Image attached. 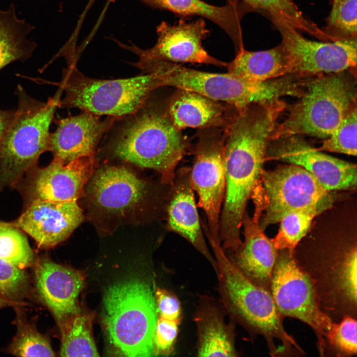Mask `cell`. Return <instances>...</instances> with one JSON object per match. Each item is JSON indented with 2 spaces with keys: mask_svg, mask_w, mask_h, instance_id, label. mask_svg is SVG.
<instances>
[{
  "mask_svg": "<svg viewBox=\"0 0 357 357\" xmlns=\"http://www.w3.org/2000/svg\"><path fill=\"white\" fill-rule=\"evenodd\" d=\"M166 113L180 130L187 127H226L235 116H228L227 109L220 102L181 89L170 100Z\"/></svg>",
  "mask_w": 357,
  "mask_h": 357,
  "instance_id": "603a6c76",
  "label": "cell"
},
{
  "mask_svg": "<svg viewBox=\"0 0 357 357\" xmlns=\"http://www.w3.org/2000/svg\"><path fill=\"white\" fill-rule=\"evenodd\" d=\"M224 145V135L213 133L202 136L197 143L190 172L199 206L206 216V235L208 240L217 243H221L219 224L226 187Z\"/></svg>",
  "mask_w": 357,
  "mask_h": 357,
  "instance_id": "4fadbf2b",
  "label": "cell"
},
{
  "mask_svg": "<svg viewBox=\"0 0 357 357\" xmlns=\"http://www.w3.org/2000/svg\"><path fill=\"white\" fill-rule=\"evenodd\" d=\"M315 214L305 211H295L285 215L280 221L278 232L271 239L278 250L286 249L294 254L295 249L300 240L306 235Z\"/></svg>",
  "mask_w": 357,
  "mask_h": 357,
  "instance_id": "1f68e13d",
  "label": "cell"
},
{
  "mask_svg": "<svg viewBox=\"0 0 357 357\" xmlns=\"http://www.w3.org/2000/svg\"><path fill=\"white\" fill-rule=\"evenodd\" d=\"M357 320L347 316L336 323L332 321L326 331L325 346H329L337 353L350 356L357 354Z\"/></svg>",
  "mask_w": 357,
  "mask_h": 357,
  "instance_id": "e575fe53",
  "label": "cell"
},
{
  "mask_svg": "<svg viewBox=\"0 0 357 357\" xmlns=\"http://www.w3.org/2000/svg\"><path fill=\"white\" fill-rule=\"evenodd\" d=\"M227 3L232 5H238L240 2V0H225Z\"/></svg>",
  "mask_w": 357,
  "mask_h": 357,
  "instance_id": "ab89813d",
  "label": "cell"
},
{
  "mask_svg": "<svg viewBox=\"0 0 357 357\" xmlns=\"http://www.w3.org/2000/svg\"><path fill=\"white\" fill-rule=\"evenodd\" d=\"M137 64L144 73L156 76L162 87L194 92L227 103L238 111L253 104L271 102L278 94V86L273 80L249 81L229 72H204L144 56L140 57Z\"/></svg>",
  "mask_w": 357,
  "mask_h": 357,
  "instance_id": "52a82bcc",
  "label": "cell"
},
{
  "mask_svg": "<svg viewBox=\"0 0 357 357\" xmlns=\"http://www.w3.org/2000/svg\"><path fill=\"white\" fill-rule=\"evenodd\" d=\"M87 183L92 205L108 215L126 216L140 206L148 194L146 182L123 166H103L94 171Z\"/></svg>",
  "mask_w": 357,
  "mask_h": 357,
  "instance_id": "9a60e30c",
  "label": "cell"
},
{
  "mask_svg": "<svg viewBox=\"0 0 357 357\" xmlns=\"http://www.w3.org/2000/svg\"><path fill=\"white\" fill-rule=\"evenodd\" d=\"M272 22L281 34V43L289 58L291 74L307 77L356 71L357 39L325 42L311 41L285 22Z\"/></svg>",
  "mask_w": 357,
  "mask_h": 357,
  "instance_id": "8fae6325",
  "label": "cell"
},
{
  "mask_svg": "<svg viewBox=\"0 0 357 357\" xmlns=\"http://www.w3.org/2000/svg\"><path fill=\"white\" fill-rule=\"evenodd\" d=\"M15 114V111L0 110V142L12 122Z\"/></svg>",
  "mask_w": 357,
  "mask_h": 357,
  "instance_id": "74e56055",
  "label": "cell"
},
{
  "mask_svg": "<svg viewBox=\"0 0 357 357\" xmlns=\"http://www.w3.org/2000/svg\"><path fill=\"white\" fill-rule=\"evenodd\" d=\"M83 220L76 201L38 200L26 205L17 219L7 223L28 234L39 248L48 249L64 241Z\"/></svg>",
  "mask_w": 357,
  "mask_h": 357,
  "instance_id": "2e32d148",
  "label": "cell"
},
{
  "mask_svg": "<svg viewBox=\"0 0 357 357\" xmlns=\"http://www.w3.org/2000/svg\"><path fill=\"white\" fill-rule=\"evenodd\" d=\"M20 306H14L17 331L7 352L17 357H55L48 338L38 331L35 322L26 317Z\"/></svg>",
  "mask_w": 357,
  "mask_h": 357,
  "instance_id": "f1b7e54d",
  "label": "cell"
},
{
  "mask_svg": "<svg viewBox=\"0 0 357 357\" xmlns=\"http://www.w3.org/2000/svg\"><path fill=\"white\" fill-rule=\"evenodd\" d=\"M274 129L272 120L254 111L238 114L226 128L224 158L226 187L219 224L223 250L235 251L241 243L242 220L257 185Z\"/></svg>",
  "mask_w": 357,
  "mask_h": 357,
  "instance_id": "6da1fadb",
  "label": "cell"
},
{
  "mask_svg": "<svg viewBox=\"0 0 357 357\" xmlns=\"http://www.w3.org/2000/svg\"><path fill=\"white\" fill-rule=\"evenodd\" d=\"M216 262L218 291L222 303L231 318L250 333L266 340L270 353H279L274 342L280 341L284 353H302L295 340L285 331L269 291L248 279L231 262L221 245H211Z\"/></svg>",
  "mask_w": 357,
  "mask_h": 357,
  "instance_id": "7a4b0ae2",
  "label": "cell"
},
{
  "mask_svg": "<svg viewBox=\"0 0 357 357\" xmlns=\"http://www.w3.org/2000/svg\"><path fill=\"white\" fill-rule=\"evenodd\" d=\"M62 89L46 102L17 87L18 102L14 119L0 142V188L15 187L48 151L50 126Z\"/></svg>",
  "mask_w": 357,
  "mask_h": 357,
  "instance_id": "8992f818",
  "label": "cell"
},
{
  "mask_svg": "<svg viewBox=\"0 0 357 357\" xmlns=\"http://www.w3.org/2000/svg\"><path fill=\"white\" fill-rule=\"evenodd\" d=\"M32 267L36 295L60 327L79 312L77 299L84 287V275L45 256L37 258Z\"/></svg>",
  "mask_w": 357,
  "mask_h": 357,
  "instance_id": "e0dca14e",
  "label": "cell"
},
{
  "mask_svg": "<svg viewBox=\"0 0 357 357\" xmlns=\"http://www.w3.org/2000/svg\"><path fill=\"white\" fill-rule=\"evenodd\" d=\"M227 63L228 72L245 80L263 81L291 73L287 52L281 43L271 49L249 51L243 48Z\"/></svg>",
  "mask_w": 357,
  "mask_h": 357,
  "instance_id": "d4e9b609",
  "label": "cell"
},
{
  "mask_svg": "<svg viewBox=\"0 0 357 357\" xmlns=\"http://www.w3.org/2000/svg\"><path fill=\"white\" fill-rule=\"evenodd\" d=\"M320 151L357 155V107L342 121L336 130L324 139Z\"/></svg>",
  "mask_w": 357,
  "mask_h": 357,
  "instance_id": "836d02e7",
  "label": "cell"
},
{
  "mask_svg": "<svg viewBox=\"0 0 357 357\" xmlns=\"http://www.w3.org/2000/svg\"><path fill=\"white\" fill-rule=\"evenodd\" d=\"M179 323L160 317L157 320L154 334V354L169 355L174 350Z\"/></svg>",
  "mask_w": 357,
  "mask_h": 357,
  "instance_id": "d590c367",
  "label": "cell"
},
{
  "mask_svg": "<svg viewBox=\"0 0 357 357\" xmlns=\"http://www.w3.org/2000/svg\"><path fill=\"white\" fill-rule=\"evenodd\" d=\"M60 86L65 92L58 107L76 108L102 116L120 119L136 113L147 103L152 92L162 87L152 74L127 78L94 79L70 68L64 72Z\"/></svg>",
  "mask_w": 357,
  "mask_h": 357,
  "instance_id": "ba28073f",
  "label": "cell"
},
{
  "mask_svg": "<svg viewBox=\"0 0 357 357\" xmlns=\"http://www.w3.org/2000/svg\"><path fill=\"white\" fill-rule=\"evenodd\" d=\"M95 164V156L67 164L53 158L46 167L32 168L15 187L22 195L26 206L38 200L77 201L84 194Z\"/></svg>",
  "mask_w": 357,
  "mask_h": 357,
  "instance_id": "7c38bea8",
  "label": "cell"
},
{
  "mask_svg": "<svg viewBox=\"0 0 357 357\" xmlns=\"http://www.w3.org/2000/svg\"><path fill=\"white\" fill-rule=\"evenodd\" d=\"M155 297L156 310L159 317L179 323L182 309L177 297L172 292L160 288L157 289Z\"/></svg>",
  "mask_w": 357,
  "mask_h": 357,
  "instance_id": "8d00e7d4",
  "label": "cell"
},
{
  "mask_svg": "<svg viewBox=\"0 0 357 357\" xmlns=\"http://www.w3.org/2000/svg\"><path fill=\"white\" fill-rule=\"evenodd\" d=\"M93 315L80 313L71 316L60 327L61 357H98L92 333Z\"/></svg>",
  "mask_w": 357,
  "mask_h": 357,
  "instance_id": "4316f807",
  "label": "cell"
},
{
  "mask_svg": "<svg viewBox=\"0 0 357 357\" xmlns=\"http://www.w3.org/2000/svg\"><path fill=\"white\" fill-rule=\"evenodd\" d=\"M240 0L250 11L261 12L268 16L272 21H282L319 40L332 41L316 24L304 17L293 0Z\"/></svg>",
  "mask_w": 357,
  "mask_h": 357,
  "instance_id": "83f0119b",
  "label": "cell"
},
{
  "mask_svg": "<svg viewBox=\"0 0 357 357\" xmlns=\"http://www.w3.org/2000/svg\"><path fill=\"white\" fill-rule=\"evenodd\" d=\"M187 169L180 171L172 184L168 205L169 228L187 240L210 262L216 271L215 258L209 251L200 227L190 177Z\"/></svg>",
  "mask_w": 357,
  "mask_h": 357,
  "instance_id": "7402d4cb",
  "label": "cell"
},
{
  "mask_svg": "<svg viewBox=\"0 0 357 357\" xmlns=\"http://www.w3.org/2000/svg\"><path fill=\"white\" fill-rule=\"evenodd\" d=\"M294 104L286 105L287 114L276 125L271 140L292 135L325 139L357 107L356 71L311 77Z\"/></svg>",
  "mask_w": 357,
  "mask_h": 357,
  "instance_id": "3957f363",
  "label": "cell"
},
{
  "mask_svg": "<svg viewBox=\"0 0 357 357\" xmlns=\"http://www.w3.org/2000/svg\"><path fill=\"white\" fill-rule=\"evenodd\" d=\"M30 279L24 269L0 258V297L21 305L29 297Z\"/></svg>",
  "mask_w": 357,
  "mask_h": 357,
  "instance_id": "d6a6232c",
  "label": "cell"
},
{
  "mask_svg": "<svg viewBox=\"0 0 357 357\" xmlns=\"http://www.w3.org/2000/svg\"><path fill=\"white\" fill-rule=\"evenodd\" d=\"M267 157L303 168L326 190L357 188L356 164L322 153L301 135H292L271 140L267 147Z\"/></svg>",
  "mask_w": 357,
  "mask_h": 357,
  "instance_id": "5bb4252c",
  "label": "cell"
},
{
  "mask_svg": "<svg viewBox=\"0 0 357 357\" xmlns=\"http://www.w3.org/2000/svg\"><path fill=\"white\" fill-rule=\"evenodd\" d=\"M0 258L22 269L32 267L37 258L20 229L1 221Z\"/></svg>",
  "mask_w": 357,
  "mask_h": 357,
  "instance_id": "f546056e",
  "label": "cell"
},
{
  "mask_svg": "<svg viewBox=\"0 0 357 357\" xmlns=\"http://www.w3.org/2000/svg\"><path fill=\"white\" fill-rule=\"evenodd\" d=\"M158 39L151 49L141 54L173 62H190L227 66L204 49L202 41L210 35L205 21L199 18L187 22L180 19L171 25L162 22L157 28Z\"/></svg>",
  "mask_w": 357,
  "mask_h": 357,
  "instance_id": "d6986e66",
  "label": "cell"
},
{
  "mask_svg": "<svg viewBox=\"0 0 357 357\" xmlns=\"http://www.w3.org/2000/svg\"><path fill=\"white\" fill-rule=\"evenodd\" d=\"M357 0H333L326 25L322 30L333 41L357 39Z\"/></svg>",
  "mask_w": 357,
  "mask_h": 357,
  "instance_id": "4dcf8cb0",
  "label": "cell"
},
{
  "mask_svg": "<svg viewBox=\"0 0 357 357\" xmlns=\"http://www.w3.org/2000/svg\"><path fill=\"white\" fill-rule=\"evenodd\" d=\"M162 7L184 16H199L219 26L232 40L236 53L244 48L241 21L250 10L241 1L238 5L218 6L201 0H158Z\"/></svg>",
  "mask_w": 357,
  "mask_h": 357,
  "instance_id": "cb8c5ba5",
  "label": "cell"
},
{
  "mask_svg": "<svg viewBox=\"0 0 357 357\" xmlns=\"http://www.w3.org/2000/svg\"><path fill=\"white\" fill-rule=\"evenodd\" d=\"M155 0L156 2H157V1H158V0Z\"/></svg>",
  "mask_w": 357,
  "mask_h": 357,
  "instance_id": "60d3db41",
  "label": "cell"
},
{
  "mask_svg": "<svg viewBox=\"0 0 357 357\" xmlns=\"http://www.w3.org/2000/svg\"><path fill=\"white\" fill-rule=\"evenodd\" d=\"M119 119L101 116L87 111L57 120L56 130L50 133L48 151L54 158L67 164L74 160L95 156L97 147L103 135Z\"/></svg>",
  "mask_w": 357,
  "mask_h": 357,
  "instance_id": "ac0fdd59",
  "label": "cell"
},
{
  "mask_svg": "<svg viewBox=\"0 0 357 357\" xmlns=\"http://www.w3.org/2000/svg\"><path fill=\"white\" fill-rule=\"evenodd\" d=\"M222 303L201 296L194 319L197 328L199 357H237L234 324L227 322Z\"/></svg>",
  "mask_w": 357,
  "mask_h": 357,
  "instance_id": "44dd1931",
  "label": "cell"
},
{
  "mask_svg": "<svg viewBox=\"0 0 357 357\" xmlns=\"http://www.w3.org/2000/svg\"><path fill=\"white\" fill-rule=\"evenodd\" d=\"M261 216L260 212L255 211L253 217L250 218L245 213L242 220L244 241L227 256L248 279L270 292L278 250L260 227Z\"/></svg>",
  "mask_w": 357,
  "mask_h": 357,
  "instance_id": "ffe728a7",
  "label": "cell"
},
{
  "mask_svg": "<svg viewBox=\"0 0 357 357\" xmlns=\"http://www.w3.org/2000/svg\"><path fill=\"white\" fill-rule=\"evenodd\" d=\"M270 292L282 316L298 319L316 335L320 353H325V336L333 321L321 309L314 286L298 264L294 254L279 250Z\"/></svg>",
  "mask_w": 357,
  "mask_h": 357,
  "instance_id": "30bf717a",
  "label": "cell"
},
{
  "mask_svg": "<svg viewBox=\"0 0 357 357\" xmlns=\"http://www.w3.org/2000/svg\"><path fill=\"white\" fill-rule=\"evenodd\" d=\"M255 190L264 211L259 220L263 230L292 212H309L317 216L330 209L336 199L333 191L325 189L308 171L291 164L273 170H263Z\"/></svg>",
  "mask_w": 357,
  "mask_h": 357,
  "instance_id": "9c48e42d",
  "label": "cell"
},
{
  "mask_svg": "<svg viewBox=\"0 0 357 357\" xmlns=\"http://www.w3.org/2000/svg\"><path fill=\"white\" fill-rule=\"evenodd\" d=\"M31 28L17 17L13 6L6 10L0 9V69L32 56L36 44L27 38Z\"/></svg>",
  "mask_w": 357,
  "mask_h": 357,
  "instance_id": "484cf974",
  "label": "cell"
},
{
  "mask_svg": "<svg viewBox=\"0 0 357 357\" xmlns=\"http://www.w3.org/2000/svg\"><path fill=\"white\" fill-rule=\"evenodd\" d=\"M156 312L155 296L145 282L132 279L109 286L103 297V322L115 353L154 356Z\"/></svg>",
  "mask_w": 357,
  "mask_h": 357,
  "instance_id": "277c9868",
  "label": "cell"
},
{
  "mask_svg": "<svg viewBox=\"0 0 357 357\" xmlns=\"http://www.w3.org/2000/svg\"><path fill=\"white\" fill-rule=\"evenodd\" d=\"M17 305L22 306L17 303L10 301L0 297V309L7 306H15Z\"/></svg>",
  "mask_w": 357,
  "mask_h": 357,
  "instance_id": "f35d334b",
  "label": "cell"
},
{
  "mask_svg": "<svg viewBox=\"0 0 357 357\" xmlns=\"http://www.w3.org/2000/svg\"><path fill=\"white\" fill-rule=\"evenodd\" d=\"M113 155L139 167L157 171L172 184L187 142L167 113L146 105L121 126L111 142Z\"/></svg>",
  "mask_w": 357,
  "mask_h": 357,
  "instance_id": "5b68a950",
  "label": "cell"
}]
</instances>
